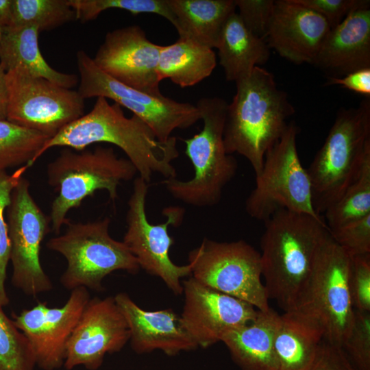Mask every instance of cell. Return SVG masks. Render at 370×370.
Segmentation results:
<instances>
[{"label": "cell", "instance_id": "17", "mask_svg": "<svg viewBox=\"0 0 370 370\" xmlns=\"http://www.w3.org/2000/svg\"><path fill=\"white\" fill-rule=\"evenodd\" d=\"M161 47L151 42L140 27L133 25L108 32L92 59L101 71L118 82L159 95Z\"/></svg>", "mask_w": 370, "mask_h": 370}, {"label": "cell", "instance_id": "19", "mask_svg": "<svg viewBox=\"0 0 370 370\" xmlns=\"http://www.w3.org/2000/svg\"><path fill=\"white\" fill-rule=\"evenodd\" d=\"M330 29L323 16L297 0H275L266 42L290 62L312 64Z\"/></svg>", "mask_w": 370, "mask_h": 370}, {"label": "cell", "instance_id": "31", "mask_svg": "<svg viewBox=\"0 0 370 370\" xmlns=\"http://www.w3.org/2000/svg\"><path fill=\"white\" fill-rule=\"evenodd\" d=\"M76 19L82 23L95 19L110 9L126 10L133 14L151 13L160 15L173 25L174 18L167 0H68Z\"/></svg>", "mask_w": 370, "mask_h": 370}, {"label": "cell", "instance_id": "11", "mask_svg": "<svg viewBox=\"0 0 370 370\" xmlns=\"http://www.w3.org/2000/svg\"><path fill=\"white\" fill-rule=\"evenodd\" d=\"M191 277L216 291L245 301L258 310L270 308L261 280L260 252L243 240L204 238L188 254Z\"/></svg>", "mask_w": 370, "mask_h": 370}, {"label": "cell", "instance_id": "4", "mask_svg": "<svg viewBox=\"0 0 370 370\" xmlns=\"http://www.w3.org/2000/svg\"><path fill=\"white\" fill-rule=\"evenodd\" d=\"M370 156V97L341 109L324 143L306 171L312 202L320 215L357 179Z\"/></svg>", "mask_w": 370, "mask_h": 370}, {"label": "cell", "instance_id": "14", "mask_svg": "<svg viewBox=\"0 0 370 370\" xmlns=\"http://www.w3.org/2000/svg\"><path fill=\"white\" fill-rule=\"evenodd\" d=\"M147 192V183L140 176L136 177L127 203V230L123 243L136 258L140 268L160 278L175 295H180L183 293L180 280L191 274V265L179 266L170 258L169 250L174 241L168 228L171 225H179L184 212L180 208H167L164 210L166 222L151 223L145 212Z\"/></svg>", "mask_w": 370, "mask_h": 370}, {"label": "cell", "instance_id": "34", "mask_svg": "<svg viewBox=\"0 0 370 370\" xmlns=\"http://www.w3.org/2000/svg\"><path fill=\"white\" fill-rule=\"evenodd\" d=\"M341 347L356 370H370V312L355 310L352 326Z\"/></svg>", "mask_w": 370, "mask_h": 370}, {"label": "cell", "instance_id": "41", "mask_svg": "<svg viewBox=\"0 0 370 370\" xmlns=\"http://www.w3.org/2000/svg\"><path fill=\"white\" fill-rule=\"evenodd\" d=\"M8 100L6 72L0 64V120H6Z\"/></svg>", "mask_w": 370, "mask_h": 370}, {"label": "cell", "instance_id": "24", "mask_svg": "<svg viewBox=\"0 0 370 370\" xmlns=\"http://www.w3.org/2000/svg\"><path fill=\"white\" fill-rule=\"evenodd\" d=\"M179 38L217 48L223 27L235 12V0H167Z\"/></svg>", "mask_w": 370, "mask_h": 370}, {"label": "cell", "instance_id": "12", "mask_svg": "<svg viewBox=\"0 0 370 370\" xmlns=\"http://www.w3.org/2000/svg\"><path fill=\"white\" fill-rule=\"evenodd\" d=\"M6 80L11 123L50 138L84 114L85 99L77 90L20 70L6 72Z\"/></svg>", "mask_w": 370, "mask_h": 370}, {"label": "cell", "instance_id": "25", "mask_svg": "<svg viewBox=\"0 0 370 370\" xmlns=\"http://www.w3.org/2000/svg\"><path fill=\"white\" fill-rule=\"evenodd\" d=\"M219 64L227 81L236 82L269 60L267 42L254 35L236 12L227 19L219 45Z\"/></svg>", "mask_w": 370, "mask_h": 370}, {"label": "cell", "instance_id": "27", "mask_svg": "<svg viewBox=\"0 0 370 370\" xmlns=\"http://www.w3.org/2000/svg\"><path fill=\"white\" fill-rule=\"evenodd\" d=\"M323 340L316 328L284 312L273 343L278 370H310Z\"/></svg>", "mask_w": 370, "mask_h": 370}, {"label": "cell", "instance_id": "43", "mask_svg": "<svg viewBox=\"0 0 370 370\" xmlns=\"http://www.w3.org/2000/svg\"><path fill=\"white\" fill-rule=\"evenodd\" d=\"M1 28L0 27V38H1Z\"/></svg>", "mask_w": 370, "mask_h": 370}, {"label": "cell", "instance_id": "37", "mask_svg": "<svg viewBox=\"0 0 370 370\" xmlns=\"http://www.w3.org/2000/svg\"><path fill=\"white\" fill-rule=\"evenodd\" d=\"M238 14L246 27L256 36L266 41L275 0H235Z\"/></svg>", "mask_w": 370, "mask_h": 370}, {"label": "cell", "instance_id": "18", "mask_svg": "<svg viewBox=\"0 0 370 370\" xmlns=\"http://www.w3.org/2000/svg\"><path fill=\"white\" fill-rule=\"evenodd\" d=\"M184 304L180 316L198 347L221 341L229 331L254 320L251 304L206 286L190 276L182 282Z\"/></svg>", "mask_w": 370, "mask_h": 370}, {"label": "cell", "instance_id": "23", "mask_svg": "<svg viewBox=\"0 0 370 370\" xmlns=\"http://www.w3.org/2000/svg\"><path fill=\"white\" fill-rule=\"evenodd\" d=\"M39 33L36 27L1 28L0 64L5 72L20 70L66 88L75 86L76 75L58 71L45 60L39 49Z\"/></svg>", "mask_w": 370, "mask_h": 370}, {"label": "cell", "instance_id": "13", "mask_svg": "<svg viewBox=\"0 0 370 370\" xmlns=\"http://www.w3.org/2000/svg\"><path fill=\"white\" fill-rule=\"evenodd\" d=\"M29 186L23 176L13 189L6 222L12 284L27 295L35 297L53 288L40 260L41 243L50 230L51 220L33 199Z\"/></svg>", "mask_w": 370, "mask_h": 370}, {"label": "cell", "instance_id": "22", "mask_svg": "<svg viewBox=\"0 0 370 370\" xmlns=\"http://www.w3.org/2000/svg\"><path fill=\"white\" fill-rule=\"evenodd\" d=\"M281 314L258 310L250 322L226 333L221 341L242 370H278L273 343Z\"/></svg>", "mask_w": 370, "mask_h": 370}, {"label": "cell", "instance_id": "28", "mask_svg": "<svg viewBox=\"0 0 370 370\" xmlns=\"http://www.w3.org/2000/svg\"><path fill=\"white\" fill-rule=\"evenodd\" d=\"M76 20L68 0H13L8 27H36L40 32Z\"/></svg>", "mask_w": 370, "mask_h": 370}, {"label": "cell", "instance_id": "42", "mask_svg": "<svg viewBox=\"0 0 370 370\" xmlns=\"http://www.w3.org/2000/svg\"><path fill=\"white\" fill-rule=\"evenodd\" d=\"M13 0H0V27L10 25Z\"/></svg>", "mask_w": 370, "mask_h": 370}, {"label": "cell", "instance_id": "40", "mask_svg": "<svg viewBox=\"0 0 370 370\" xmlns=\"http://www.w3.org/2000/svg\"><path fill=\"white\" fill-rule=\"evenodd\" d=\"M325 85H340L345 88L370 97V69L358 70L342 77H328Z\"/></svg>", "mask_w": 370, "mask_h": 370}, {"label": "cell", "instance_id": "39", "mask_svg": "<svg viewBox=\"0 0 370 370\" xmlns=\"http://www.w3.org/2000/svg\"><path fill=\"white\" fill-rule=\"evenodd\" d=\"M310 370H356L341 347L322 341Z\"/></svg>", "mask_w": 370, "mask_h": 370}, {"label": "cell", "instance_id": "3", "mask_svg": "<svg viewBox=\"0 0 370 370\" xmlns=\"http://www.w3.org/2000/svg\"><path fill=\"white\" fill-rule=\"evenodd\" d=\"M264 224L260 241L263 284L269 299L289 312L329 229L324 219L287 210L275 212Z\"/></svg>", "mask_w": 370, "mask_h": 370}, {"label": "cell", "instance_id": "38", "mask_svg": "<svg viewBox=\"0 0 370 370\" xmlns=\"http://www.w3.org/2000/svg\"><path fill=\"white\" fill-rule=\"evenodd\" d=\"M323 16L331 29L340 24L360 0H297Z\"/></svg>", "mask_w": 370, "mask_h": 370}, {"label": "cell", "instance_id": "6", "mask_svg": "<svg viewBox=\"0 0 370 370\" xmlns=\"http://www.w3.org/2000/svg\"><path fill=\"white\" fill-rule=\"evenodd\" d=\"M227 104L217 97H204L197 102L203 129L183 140L194 176L187 181L174 177L162 182L174 198L186 204L199 208L216 205L221 200L223 188L236 175L237 160L226 153L223 144Z\"/></svg>", "mask_w": 370, "mask_h": 370}, {"label": "cell", "instance_id": "26", "mask_svg": "<svg viewBox=\"0 0 370 370\" xmlns=\"http://www.w3.org/2000/svg\"><path fill=\"white\" fill-rule=\"evenodd\" d=\"M217 64L216 54L208 47L179 38L162 46L158 64L160 80L170 79L182 88L194 86L209 77Z\"/></svg>", "mask_w": 370, "mask_h": 370}, {"label": "cell", "instance_id": "2", "mask_svg": "<svg viewBox=\"0 0 370 370\" xmlns=\"http://www.w3.org/2000/svg\"><path fill=\"white\" fill-rule=\"evenodd\" d=\"M236 84V94L226 110L224 147L227 154L237 153L247 159L256 176L267 151L285 132L295 109L274 75L260 66Z\"/></svg>", "mask_w": 370, "mask_h": 370}, {"label": "cell", "instance_id": "21", "mask_svg": "<svg viewBox=\"0 0 370 370\" xmlns=\"http://www.w3.org/2000/svg\"><path fill=\"white\" fill-rule=\"evenodd\" d=\"M114 297L126 319L131 346L136 353L159 349L169 356H174L198 347L180 316L172 310H145L125 293H119Z\"/></svg>", "mask_w": 370, "mask_h": 370}, {"label": "cell", "instance_id": "32", "mask_svg": "<svg viewBox=\"0 0 370 370\" xmlns=\"http://www.w3.org/2000/svg\"><path fill=\"white\" fill-rule=\"evenodd\" d=\"M0 305V370H34L36 361L29 341Z\"/></svg>", "mask_w": 370, "mask_h": 370}, {"label": "cell", "instance_id": "1", "mask_svg": "<svg viewBox=\"0 0 370 370\" xmlns=\"http://www.w3.org/2000/svg\"><path fill=\"white\" fill-rule=\"evenodd\" d=\"M106 143L119 147L136 167L140 177L147 183L154 173L165 179L176 177L173 160L179 153L176 138L158 140L151 129L138 117H127L119 104H110L105 97H97L92 110L65 126L48 139L34 162L47 150L64 147L75 151L90 145Z\"/></svg>", "mask_w": 370, "mask_h": 370}, {"label": "cell", "instance_id": "5", "mask_svg": "<svg viewBox=\"0 0 370 370\" xmlns=\"http://www.w3.org/2000/svg\"><path fill=\"white\" fill-rule=\"evenodd\" d=\"M351 256L328 232L310 275L290 312L316 328L323 341L342 347L353 324L349 277Z\"/></svg>", "mask_w": 370, "mask_h": 370}, {"label": "cell", "instance_id": "8", "mask_svg": "<svg viewBox=\"0 0 370 370\" xmlns=\"http://www.w3.org/2000/svg\"><path fill=\"white\" fill-rule=\"evenodd\" d=\"M66 224L63 234L47 243L48 249L66 260V269L60 278L64 288L72 291L83 286L99 292L103 289V280L112 272H138L137 260L127 246L110 236V218Z\"/></svg>", "mask_w": 370, "mask_h": 370}, {"label": "cell", "instance_id": "7", "mask_svg": "<svg viewBox=\"0 0 370 370\" xmlns=\"http://www.w3.org/2000/svg\"><path fill=\"white\" fill-rule=\"evenodd\" d=\"M136 173L131 161L118 157L112 147L99 146L81 151L64 148L47 167V182L58 192L51 206V230L58 234L68 222V212L80 206L97 190H106L114 201L119 185Z\"/></svg>", "mask_w": 370, "mask_h": 370}, {"label": "cell", "instance_id": "35", "mask_svg": "<svg viewBox=\"0 0 370 370\" xmlns=\"http://www.w3.org/2000/svg\"><path fill=\"white\" fill-rule=\"evenodd\" d=\"M329 232L349 256L370 253V214Z\"/></svg>", "mask_w": 370, "mask_h": 370}, {"label": "cell", "instance_id": "33", "mask_svg": "<svg viewBox=\"0 0 370 370\" xmlns=\"http://www.w3.org/2000/svg\"><path fill=\"white\" fill-rule=\"evenodd\" d=\"M28 168V164L21 166L12 174L7 173L6 171H0V305L2 307L10 301L5 282L10 261V243L4 212L10 204L13 189Z\"/></svg>", "mask_w": 370, "mask_h": 370}, {"label": "cell", "instance_id": "9", "mask_svg": "<svg viewBox=\"0 0 370 370\" xmlns=\"http://www.w3.org/2000/svg\"><path fill=\"white\" fill-rule=\"evenodd\" d=\"M299 132L296 123L289 122L280 139L267 151L256 186L245 201L251 218L264 222L275 212L287 210L324 219L312 206L310 177L297 151Z\"/></svg>", "mask_w": 370, "mask_h": 370}, {"label": "cell", "instance_id": "29", "mask_svg": "<svg viewBox=\"0 0 370 370\" xmlns=\"http://www.w3.org/2000/svg\"><path fill=\"white\" fill-rule=\"evenodd\" d=\"M49 138L7 120H0V171L34 163V159Z\"/></svg>", "mask_w": 370, "mask_h": 370}, {"label": "cell", "instance_id": "20", "mask_svg": "<svg viewBox=\"0 0 370 370\" xmlns=\"http://www.w3.org/2000/svg\"><path fill=\"white\" fill-rule=\"evenodd\" d=\"M312 64L328 77H342L370 69V1L360 0L330 30Z\"/></svg>", "mask_w": 370, "mask_h": 370}, {"label": "cell", "instance_id": "15", "mask_svg": "<svg viewBox=\"0 0 370 370\" xmlns=\"http://www.w3.org/2000/svg\"><path fill=\"white\" fill-rule=\"evenodd\" d=\"M89 299L87 288L81 286L71 291L61 307L38 302L18 314H12L14 324L29 343L36 365L43 370L64 365L68 341Z\"/></svg>", "mask_w": 370, "mask_h": 370}, {"label": "cell", "instance_id": "10", "mask_svg": "<svg viewBox=\"0 0 370 370\" xmlns=\"http://www.w3.org/2000/svg\"><path fill=\"white\" fill-rule=\"evenodd\" d=\"M76 59L79 74L77 92L83 99L102 97L114 101L141 119L160 141H167L175 130L186 129L201 119L197 106L162 94H149L110 77L84 51H78Z\"/></svg>", "mask_w": 370, "mask_h": 370}, {"label": "cell", "instance_id": "16", "mask_svg": "<svg viewBox=\"0 0 370 370\" xmlns=\"http://www.w3.org/2000/svg\"><path fill=\"white\" fill-rule=\"evenodd\" d=\"M130 338L127 323L114 297L90 299L68 341L63 367L95 370L106 354L119 352Z\"/></svg>", "mask_w": 370, "mask_h": 370}, {"label": "cell", "instance_id": "30", "mask_svg": "<svg viewBox=\"0 0 370 370\" xmlns=\"http://www.w3.org/2000/svg\"><path fill=\"white\" fill-rule=\"evenodd\" d=\"M324 214L329 230L370 214V156L365 160L357 179Z\"/></svg>", "mask_w": 370, "mask_h": 370}, {"label": "cell", "instance_id": "36", "mask_svg": "<svg viewBox=\"0 0 370 370\" xmlns=\"http://www.w3.org/2000/svg\"><path fill=\"white\" fill-rule=\"evenodd\" d=\"M349 286L354 309L370 312V253L351 256Z\"/></svg>", "mask_w": 370, "mask_h": 370}]
</instances>
